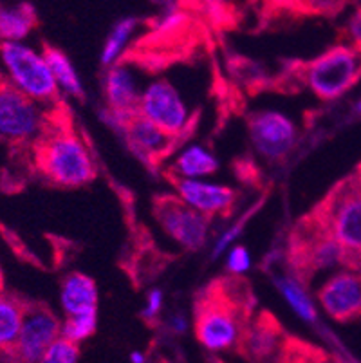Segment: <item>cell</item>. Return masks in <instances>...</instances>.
Returning a JSON list of instances; mask_svg holds the SVG:
<instances>
[{
	"label": "cell",
	"mask_w": 361,
	"mask_h": 363,
	"mask_svg": "<svg viewBox=\"0 0 361 363\" xmlns=\"http://www.w3.org/2000/svg\"><path fill=\"white\" fill-rule=\"evenodd\" d=\"M251 309L253 298L244 282L235 277L217 280L195 303V336L211 352L238 347Z\"/></svg>",
	"instance_id": "6da1fadb"
},
{
	"label": "cell",
	"mask_w": 361,
	"mask_h": 363,
	"mask_svg": "<svg viewBox=\"0 0 361 363\" xmlns=\"http://www.w3.org/2000/svg\"><path fill=\"white\" fill-rule=\"evenodd\" d=\"M35 164L40 176L60 188H79L92 183L96 164L87 145L65 125L51 127L36 140Z\"/></svg>",
	"instance_id": "7a4b0ae2"
},
{
	"label": "cell",
	"mask_w": 361,
	"mask_h": 363,
	"mask_svg": "<svg viewBox=\"0 0 361 363\" xmlns=\"http://www.w3.org/2000/svg\"><path fill=\"white\" fill-rule=\"evenodd\" d=\"M0 76L6 85L42 107L60 101V91L44 55L24 42L0 44Z\"/></svg>",
	"instance_id": "3957f363"
},
{
	"label": "cell",
	"mask_w": 361,
	"mask_h": 363,
	"mask_svg": "<svg viewBox=\"0 0 361 363\" xmlns=\"http://www.w3.org/2000/svg\"><path fill=\"white\" fill-rule=\"evenodd\" d=\"M343 260L345 250L314 213L298 224L289 244V262L294 279L306 284L314 273L338 264L343 266Z\"/></svg>",
	"instance_id": "277c9868"
},
{
	"label": "cell",
	"mask_w": 361,
	"mask_h": 363,
	"mask_svg": "<svg viewBox=\"0 0 361 363\" xmlns=\"http://www.w3.org/2000/svg\"><path fill=\"white\" fill-rule=\"evenodd\" d=\"M313 213L329 228L345 257L361 255V183L356 174L338 183Z\"/></svg>",
	"instance_id": "5b68a950"
},
{
	"label": "cell",
	"mask_w": 361,
	"mask_h": 363,
	"mask_svg": "<svg viewBox=\"0 0 361 363\" xmlns=\"http://www.w3.org/2000/svg\"><path fill=\"white\" fill-rule=\"evenodd\" d=\"M307 87L320 100H336L361 78V52L347 45H334L300 69Z\"/></svg>",
	"instance_id": "8992f818"
},
{
	"label": "cell",
	"mask_w": 361,
	"mask_h": 363,
	"mask_svg": "<svg viewBox=\"0 0 361 363\" xmlns=\"http://www.w3.org/2000/svg\"><path fill=\"white\" fill-rule=\"evenodd\" d=\"M138 114L175 141L191 123V112L170 80H154L141 91Z\"/></svg>",
	"instance_id": "52a82bcc"
},
{
	"label": "cell",
	"mask_w": 361,
	"mask_h": 363,
	"mask_svg": "<svg viewBox=\"0 0 361 363\" xmlns=\"http://www.w3.org/2000/svg\"><path fill=\"white\" fill-rule=\"evenodd\" d=\"M44 107L9 85L0 87V140L13 143L35 141L48 127Z\"/></svg>",
	"instance_id": "ba28073f"
},
{
	"label": "cell",
	"mask_w": 361,
	"mask_h": 363,
	"mask_svg": "<svg viewBox=\"0 0 361 363\" xmlns=\"http://www.w3.org/2000/svg\"><path fill=\"white\" fill-rule=\"evenodd\" d=\"M60 333L62 322L51 309L42 303H28L15 349L2 358L6 363H38Z\"/></svg>",
	"instance_id": "9c48e42d"
},
{
	"label": "cell",
	"mask_w": 361,
	"mask_h": 363,
	"mask_svg": "<svg viewBox=\"0 0 361 363\" xmlns=\"http://www.w3.org/2000/svg\"><path fill=\"white\" fill-rule=\"evenodd\" d=\"M154 216L167 235L188 252H197L208 242L210 219L184 204L177 196H161L154 201Z\"/></svg>",
	"instance_id": "30bf717a"
},
{
	"label": "cell",
	"mask_w": 361,
	"mask_h": 363,
	"mask_svg": "<svg viewBox=\"0 0 361 363\" xmlns=\"http://www.w3.org/2000/svg\"><path fill=\"white\" fill-rule=\"evenodd\" d=\"M248 130L255 152L271 163H280L293 152L298 140L296 125L278 111L253 112Z\"/></svg>",
	"instance_id": "8fae6325"
},
{
	"label": "cell",
	"mask_w": 361,
	"mask_h": 363,
	"mask_svg": "<svg viewBox=\"0 0 361 363\" xmlns=\"http://www.w3.org/2000/svg\"><path fill=\"white\" fill-rule=\"evenodd\" d=\"M170 177L177 197L204 217L228 216L237 204V192L226 184L208 183L203 179H179Z\"/></svg>",
	"instance_id": "7c38bea8"
},
{
	"label": "cell",
	"mask_w": 361,
	"mask_h": 363,
	"mask_svg": "<svg viewBox=\"0 0 361 363\" xmlns=\"http://www.w3.org/2000/svg\"><path fill=\"white\" fill-rule=\"evenodd\" d=\"M318 300L336 322L361 318V275L349 269L336 273L320 288Z\"/></svg>",
	"instance_id": "4fadbf2b"
},
{
	"label": "cell",
	"mask_w": 361,
	"mask_h": 363,
	"mask_svg": "<svg viewBox=\"0 0 361 363\" xmlns=\"http://www.w3.org/2000/svg\"><path fill=\"white\" fill-rule=\"evenodd\" d=\"M121 138L128 145L132 154L148 164H154L159 157L167 156L175 143L174 138L167 136L163 130H159L155 125H152L139 114H135L128 121Z\"/></svg>",
	"instance_id": "5bb4252c"
},
{
	"label": "cell",
	"mask_w": 361,
	"mask_h": 363,
	"mask_svg": "<svg viewBox=\"0 0 361 363\" xmlns=\"http://www.w3.org/2000/svg\"><path fill=\"white\" fill-rule=\"evenodd\" d=\"M105 101L107 108L123 114H138V105L141 91H139L135 78L128 67L123 64H116L107 69L104 80Z\"/></svg>",
	"instance_id": "9a60e30c"
},
{
	"label": "cell",
	"mask_w": 361,
	"mask_h": 363,
	"mask_svg": "<svg viewBox=\"0 0 361 363\" xmlns=\"http://www.w3.org/2000/svg\"><path fill=\"white\" fill-rule=\"evenodd\" d=\"M60 303L65 318L98 311V286L85 273H69L60 288Z\"/></svg>",
	"instance_id": "2e32d148"
},
{
	"label": "cell",
	"mask_w": 361,
	"mask_h": 363,
	"mask_svg": "<svg viewBox=\"0 0 361 363\" xmlns=\"http://www.w3.org/2000/svg\"><path fill=\"white\" fill-rule=\"evenodd\" d=\"M38 24L36 8L29 2H0V44L24 42Z\"/></svg>",
	"instance_id": "e0dca14e"
},
{
	"label": "cell",
	"mask_w": 361,
	"mask_h": 363,
	"mask_svg": "<svg viewBox=\"0 0 361 363\" xmlns=\"http://www.w3.org/2000/svg\"><path fill=\"white\" fill-rule=\"evenodd\" d=\"M278 340H280V331L277 323L270 316H260L255 322H248L238 347H243L244 354L250 356L251 359L262 362L274 354L278 349Z\"/></svg>",
	"instance_id": "ac0fdd59"
},
{
	"label": "cell",
	"mask_w": 361,
	"mask_h": 363,
	"mask_svg": "<svg viewBox=\"0 0 361 363\" xmlns=\"http://www.w3.org/2000/svg\"><path fill=\"white\" fill-rule=\"evenodd\" d=\"M218 170V160L201 145H191L179 152L172 164L170 176L179 179H203Z\"/></svg>",
	"instance_id": "d6986e66"
},
{
	"label": "cell",
	"mask_w": 361,
	"mask_h": 363,
	"mask_svg": "<svg viewBox=\"0 0 361 363\" xmlns=\"http://www.w3.org/2000/svg\"><path fill=\"white\" fill-rule=\"evenodd\" d=\"M42 55H44L45 62H48L49 69H51V74L55 78L58 91L65 92V94L76 98V100H84V84L79 80L78 72H76L72 62L69 60V56L62 49L49 44L42 45Z\"/></svg>",
	"instance_id": "ffe728a7"
},
{
	"label": "cell",
	"mask_w": 361,
	"mask_h": 363,
	"mask_svg": "<svg viewBox=\"0 0 361 363\" xmlns=\"http://www.w3.org/2000/svg\"><path fill=\"white\" fill-rule=\"evenodd\" d=\"M24 300L0 289V356H6L15 349L20 329L26 316Z\"/></svg>",
	"instance_id": "44dd1931"
},
{
	"label": "cell",
	"mask_w": 361,
	"mask_h": 363,
	"mask_svg": "<svg viewBox=\"0 0 361 363\" xmlns=\"http://www.w3.org/2000/svg\"><path fill=\"white\" fill-rule=\"evenodd\" d=\"M274 288L278 289V293L286 298V302L289 303V308L296 313L298 316L306 322L314 323L318 320L316 308H314L313 300L309 298L306 291V286H304L300 280H296L291 275H277L273 277Z\"/></svg>",
	"instance_id": "7402d4cb"
},
{
	"label": "cell",
	"mask_w": 361,
	"mask_h": 363,
	"mask_svg": "<svg viewBox=\"0 0 361 363\" xmlns=\"http://www.w3.org/2000/svg\"><path fill=\"white\" fill-rule=\"evenodd\" d=\"M139 21L134 16H127V18H121L118 24L112 28V31L109 33L107 40H105L104 49H101V56H99V62L104 67H112L119 62L121 55H123L125 48H127L128 40L132 38L134 31L138 29Z\"/></svg>",
	"instance_id": "603a6c76"
},
{
	"label": "cell",
	"mask_w": 361,
	"mask_h": 363,
	"mask_svg": "<svg viewBox=\"0 0 361 363\" xmlns=\"http://www.w3.org/2000/svg\"><path fill=\"white\" fill-rule=\"evenodd\" d=\"M96 328H98V311L67 316L62 322V333H60V336L79 345V343L85 342V340H89L94 335Z\"/></svg>",
	"instance_id": "cb8c5ba5"
},
{
	"label": "cell",
	"mask_w": 361,
	"mask_h": 363,
	"mask_svg": "<svg viewBox=\"0 0 361 363\" xmlns=\"http://www.w3.org/2000/svg\"><path fill=\"white\" fill-rule=\"evenodd\" d=\"M262 204H264V199H260V201H258V203H255L253 206L248 208L246 212H244L243 216L238 217V219L235 220V223L231 224L230 228H228V230L223 233V235L218 237L217 242H215V246H213V252H211V257H213V259H218V257H221L224 253V250H228V247H230L231 244H233L235 240L238 239V237L243 235L244 228L248 226V223H250V220H251V217H255V213H257L258 210L262 208Z\"/></svg>",
	"instance_id": "d4e9b609"
},
{
	"label": "cell",
	"mask_w": 361,
	"mask_h": 363,
	"mask_svg": "<svg viewBox=\"0 0 361 363\" xmlns=\"http://www.w3.org/2000/svg\"><path fill=\"white\" fill-rule=\"evenodd\" d=\"M38 363H79V345L60 336Z\"/></svg>",
	"instance_id": "484cf974"
},
{
	"label": "cell",
	"mask_w": 361,
	"mask_h": 363,
	"mask_svg": "<svg viewBox=\"0 0 361 363\" xmlns=\"http://www.w3.org/2000/svg\"><path fill=\"white\" fill-rule=\"evenodd\" d=\"M250 267H251V255L246 247L240 246V244L231 247L226 257V269L230 272V275L233 277L243 275V273H246Z\"/></svg>",
	"instance_id": "4316f807"
},
{
	"label": "cell",
	"mask_w": 361,
	"mask_h": 363,
	"mask_svg": "<svg viewBox=\"0 0 361 363\" xmlns=\"http://www.w3.org/2000/svg\"><path fill=\"white\" fill-rule=\"evenodd\" d=\"M343 42L342 45L352 48L361 52V8L354 13V16L347 22V26L342 31Z\"/></svg>",
	"instance_id": "83f0119b"
},
{
	"label": "cell",
	"mask_w": 361,
	"mask_h": 363,
	"mask_svg": "<svg viewBox=\"0 0 361 363\" xmlns=\"http://www.w3.org/2000/svg\"><path fill=\"white\" fill-rule=\"evenodd\" d=\"M163 300L165 295L161 289H150L143 308V318L148 320V322H154V320L161 315V311H163Z\"/></svg>",
	"instance_id": "f1b7e54d"
},
{
	"label": "cell",
	"mask_w": 361,
	"mask_h": 363,
	"mask_svg": "<svg viewBox=\"0 0 361 363\" xmlns=\"http://www.w3.org/2000/svg\"><path fill=\"white\" fill-rule=\"evenodd\" d=\"M167 323H168V329H170L172 333H175V335H183V333H187L188 329V320L184 318L183 315H172Z\"/></svg>",
	"instance_id": "f546056e"
},
{
	"label": "cell",
	"mask_w": 361,
	"mask_h": 363,
	"mask_svg": "<svg viewBox=\"0 0 361 363\" xmlns=\"http://www.w3.org/2000/svg\"><path fill=\"white\" fill-rule=\"evenodd\" d=\"M343 266H345L349 272H354V273H357V275H361V255L345 257V262H343Z\"/></svg>",
	"instance_id": "4dcf8cb0"
},
{
	"label": "cell",
	"mask_w": 361,
	"mask_h": 363,
	"mask_svg": "<svg viewBox=\"0 0 361 363\" xmlns=\"http://www.w3.org/2000/svg\"><path fill=\"white\" fill-rule=\"evenodd\" d=\"M130 362L132 363H145L147 362V358H145V354L141 351H134L130 354Z\"/></svg>",
	"instance_id": "1f68e13d"
},
{
	"label": "cell",
	"mask_w": 361,
	"mask_h": 363,
	"mask_svg": "<svg viewBox=\"0 0 361 363\" xmlns=\"http://www.w3.org/2000/svg\"><path fill=\"white\" fill-rule=\"evenodd\" d=\"M356 177H357V179H360V183H361V167L357 168V172H356Z\"/></svg>",
	"instance_id": "d6a6232c"
},
{
	"label": "cell",
	"mask_w": 361,
	"mask_h": 363,
	"mask_svg": "<svg viewBox=\"0 0 361 363\" xmlns=\"http://www.w3.org/2000/svg\"><path fill=\"white\" fill-rule=\"evenodd\" d=\"M154 363H172L170 359H157V362H154Z\"/></svg>",
	"instance_id": "836d02e7"
},
{
	"label": "cell",
	"mask_w": 361,
	"mask_h": 363,
	"mask_svg": "<svg viewBox=\"0 0 361 363\" xmlns=\"http://www.w3.org/2000/svg\"><path fill=\"white\" fill-rule=\"evenodd\" d=\"M356 112H361V101L356 105Z\"/></svg>",
	"instance_id": "e575fe53"
},
{
	"label": "cell",
	"mask_w": 361,
	"mask_h": 363,
	"mask_svg": "<svg viewBox=\"0 0 361 363\" xmlns=\"http://www.w3.org/2000/svg\"><path fill=\"white\" fill-rule=\"evenodd\" d=\"M2 85H4V80H2V76H0V87H2Z\"/></svg>",
	"instance_id": "d590c367"
},
{
	"label": "cell",
	"mask_w": 361,
	"mask_h": 363,
	"mask_svg": "<svg viewBox=\"0 0 361 363\" xmlns=\"http://www.w3.org/2000/svg\"><path fill=\"white\" fill-rule=\"evenodd\" d=\"M0 289H2V275H0Z\"/></svg>",
	"instance_id": "8d00e7d4"
}]
</instances>
